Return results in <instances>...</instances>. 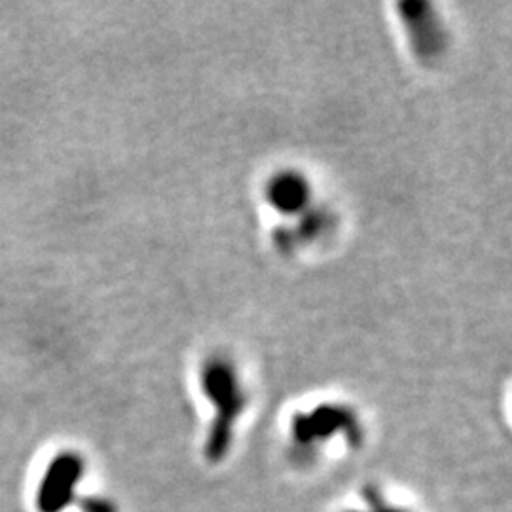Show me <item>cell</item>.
<instances>
[{
  "mask_svg": "<svg viewBox=\"0 0 512 512\" xmlns=\"http://www.w3.org/2000/svg\"><path fill=\"white\" fill-rule=\"evenodd\" d=\"M200 382L203 397L215 412L203 440V458L217 465L228 458L234 446L236 427L247 406V393L236 366L222 357H213L203 365Z\"/></svg>",
  "mask_w": 512,
  "mask_h": 512,
  "instance_id": "cell-1",
  "label": "cell"
},
{
  "mask_svg": "<svg viewBox=\"0 0 512 512\" xmlns=\"http://www.w3.org/2000/svg\"><path fill=\"white\" fill-rule=\"evenodd\" d=\"M291 454L300 463H313L334 442L361 448L365 433L359 416L342 404H319L310 412H298L291 421Z\"/></svg>",
  "mask_w": 512,
  "mask_h": 512,
  "instance_id": "cell-2",
  "label": "cell"
},
{
  "mask_svg": "<svg viewBox=\"0 0 512 512\" xmlns=\"http://www.w3.org/2000/svg\"><path fill=\"white\" fill-rule=\"evenodd\" d=\"M310 196V184L294 171L279 173L270 181L266 190V198L270 205L283 215L293 217H300L310 209Z\"/></svg>",
  "mask_w": 512,
  "mask_h": 512,
  "instance_id": "cell-3",
  "label": "cell"
},
{
  "mask_svg": "<svg viewBox=\"0 0 512 512\" xmlns=\"http://www.w3.org/2000/svg\"><path fill=\"white\" fill-rule=\"evenodd\" d=\"M423 6L420 4V14H412L408 10V6H404L406 10V16L410 19V27H412V33L416 37V48L420 50V54H435L437 52V46H440V27L439 21L433 19V14H423Z\"/></svg>",
  "mask_w": 512,
  "mask_h": 512,
  "instance_id": "cell-4",
  "label": "cell"
},
{
  "mask_svg": "<svg viewBox=\"0 0 512 512\" xmlns=\"http://www.w3.org/2000/svg\"><path fill=\"white\" fill-rule=\"evenodd\" d=\"M342 512H412L401 503L389 499L384 490L376 484H368L361 490L355 505H351Z\"/></svg>",
  "mask_w": 512,
  "mask_h": 512,
  "instance_id": "cell-5",
  "label": "cell"
}]
</instances>
